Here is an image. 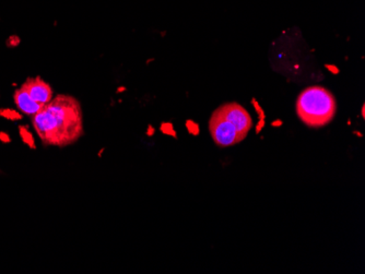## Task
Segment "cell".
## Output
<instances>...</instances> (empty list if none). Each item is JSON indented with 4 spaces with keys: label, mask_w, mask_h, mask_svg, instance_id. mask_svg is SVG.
<instances>
[{
    "label": "cell",
    "mask_w": 365,
    "mask_h": 274,
    "mask_svg": "<svg viewBox=\"0 0 365 274\" xmlns=\"http://www.w3.org/2000/svg\"><path fill=\"white\" fill-rule=\"evenodd\" d=\"M33 127L46 145L66 147L84 135L81 106L75 97L59 95L34 115Z\"/></svg>",
    "instance_id": "obj_1"
},
{
    "label": "cell",
    "mask_w": 365,
    "mask_h": 274,
    "mask_svg": "<svg viewBox=\"0 0 365 274\" xmlns=\"http://www.w3.org/2000/svg\"><path fill=\"white\" fill-rule=\"evenodd\" d=\"M253 127L249 113L238 103H228L217 108L209 120V130L218 147H233L242 143Z\"/></svg>",
    "instance_id": "obj_2"
},
{
    "label": "cell",
    "mask_w": 365,
    "mask_h": 274,
    "mask_svg": "<svg viewBox=\"0 0 365 274\" xmlns=\"http://www.w3.org/2000/svg\"><path fill=\"white\" fill-rule=\"evenodd\" d=\"M336 112L337 102L326 88H306L297 97V116L309 127H324L335 118Z\"/></svg>",
    "instance_id": "obj_3"
},
{
    "label": "cell",
    "mask_w": 365,
    "mask_h": 274,
    "mask_svg": "<svg viewBox=\"0 0 365 274\" xmlns=\"http://www.w3.org/2000/svg\"><path fill=\"white\" fill-rule=\"evenodd\" d=\"M21 89L24 90L34 101L42 105L49 104L53 99V90L49 87V84L38 76L34 79L26 80Z\"/></svg>",
    "instance_id": "obj_4"
},
{
    "label": "cell",
    "mask_w": 365,
    "mask_h": 274,
    "mask_svg": "<svg viewBox=\"0 0 365 274\" xmlns=\"http://www.w3.org/2000/svg\"><path fill=\"white\" fill-rule=\"evenodd\" d=\"M13 99H15V105L18 106L21 112L23 114L30 115V116H34V115L38 114L44 106V105L34 101L23 89H19L15 92Z\"/></svg>",
    "instance_id": "obj_5"
},
{
    "label": "cell",
    "mask_w": 365,
    "mask_h": 274,
    "mask_svg": "<svg viewBox=\"0 0 365 274\" xmlns=\"http://www.w3.org/2000/svg\"><path fill=\"white\" fill-rule=\"evenodd\" d=\"M19 134H20L23 143L28 145L32 150H36V140H34L33 135H32V132L29 130V128L26 127V126H22V124H21V126H19Z\"/></svg>",
    "instance_id": "obj_6"
},
{
    "label": "cell",
    "mask_w": 365,
    "mask_h": 274,
    "mask_svg": "<svg viewBox=\"0 0 365 274\" xmlns=\"http://www.w3.org/2000/svg\"><path fill=\"white\" fill-rule=\"evenodd\" d=\"M0 117H3L6 120H11V122H18V120H22V115L20 113L10 108L0 109Z\"/></svg>",
    "instance_id": "obj_7"
},
{
    "label": "cell",
    "mask_w": 365,
    "mask_h": 274,
    "mask_svg": "<svg viewBox=\"0 0 365 274\" xmlns=\"http://www.w3.org/2000/svg\"><path fill=\"white\" fill-rule=\"evenodd\" d=\"M0 141L3 143H11V138L10 136L8 135V134H6V132L1 131L0 132Z\"/></svg>",
    "instance_id": "obj_8"
},
{
    "label": "cell",
    "mask_w": 365,
    "mask_h": 274,
    "mask_svg": "<svg viewBox=\"0 0 365 274\" xmlns=\"http://www.w3.org/2000/svg\"><path fill=\"white\" fill-rule=\"evenodd\" d=\"M19 43H20V40L18 36H10V38L8 40V46H17Z\"/></svg>",
    "instance_id": "obj_9"
}]
</instances>
